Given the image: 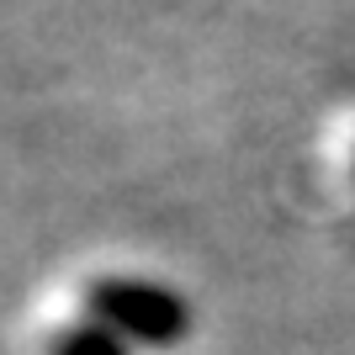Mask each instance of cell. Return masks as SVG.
Returning a JSON list of instances; mask_svg holds the SVG:
<instances>
[{"mask_svg":"<svg viewBox=\"0 0 355 355\" xmlns=\"http://www.w3.org/2000/svg\"><path fill=\"white\" fill-rule=\"evenodd\" d=\"M85 308L96 324H106L117 340L170 350L191 334V308L175 286L144 282V276H101L85 286Z\"/></svg>","mask_w":355,"mask_h":355,"instance_id":"obj_1","label":"cell"},{"mask_svg":"<svg viewBox=\"0 0 355 355\" xmlns=\"http://www.w3.org/2000/svg\"><path fill=\"white\" fill-rule=\"evenodd\" d=\"M53 355H133L128 340H117L106 324H74V329H59L53 334Z\"/></svg>","mask_w":355,"mask_h":355,"instance_id":"obj_2","label":"cell"}]
</instances>
